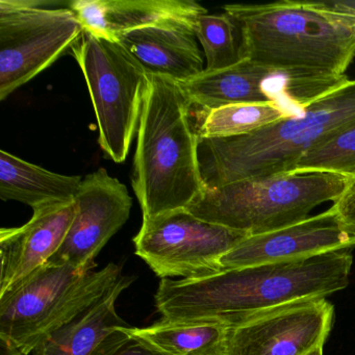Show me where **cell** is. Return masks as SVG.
Returning a JSON list of instances; mask_svg holds the SVG:
<instances>
[{
    "mask_svg": "<svg viewBox=\"0 0 355 355\" xmlns=\"http://www.w3.org/2000/svg\"><path fill=\"white\" fill-rule=\"evenodd\" d=\"M191 109L180 83L150 74L132 175L143 218L187 209L205 189Z\"/></svg>",
    "mask_w": 355,
    "mask_h": 355,
    "instance_id": "obj_3",
    "label": "cell"
},
{
    "mask_svg": "<svg viewBox=\"0 0 355 355\" xmlns=\"http://www.w3.org/2000/svg\"><path fill=\"white\" fill-rule=\"evenodd\" d=\"M20 227L0 230V295L44 266L63 244L76 216V201L33 209Z\"/></svg>",
    "mask_w": 355,
    "mask_h": 355,
    "instance_id": "obj_13",
    "label": "cell"
},
{
    "mask_svg": "<svg viewBox=\"0 0 355 355\" xmlns=\"http://www.w3.org/2000/svg\"><path fill=\"white\" fill-rule=\"evenodd\" d=\"M0 355H28L5 336H0Z\"/></svg>",
    "mask_w": 355,
    "mask_h": 355,
    "instance_id": "obj_25",
    "label": "cell"
},
{
    "mask_svg": "<svg viewBox=\"0 0 355 355\" xmlns=\"http://www.w3.org/2000/svg\"><path fill=\"white\" fill-rule=\"evenodd\" d=\"M91 355H171L148 340L130 331V327L118 328L107 334Z\"/></svg>",
    "mask_w": 355,
    "mask_h": 355,
    "instance_id": "obj_22",
    "label": "cell"
},
{
    "mask_svg": "<svg viewBox=\"0 0 355 355\" xmlns=\"http://www.w3.org/2000/svg\"><path fill=\"white\" fill-rule=\"evenodd\" d=\"M69 9L84 31L117 41L125 33L150 26H192L207 9L193 0H74Z\"/></svg>",
    "mask_w": 355,
    "mask_h": 355,
    "instance_id": "obj_14",
    "label": "cell"
},
{
    "mask_svg": "<svg viewBox=\"0 0 355 355\" xmlns=\"http://www.w3.org/2000/svg\"><path fill=\"white\" fill-rule=\"evenodd\" d=\"M295 172H331L355 176V125L305 153Z\"/></svg>",
    "mask_w": 355,
    "mask_h": 355,
    "instance_id": "obj_21",
    "label": "cell"
},
{
    "mask_svg": "<svg viewBox=\"0 0 355 355\" xmlns=\"http://www.w3.org/2000/svg\"><path fill=\"white\" fill-rule=\"evenodd\" d=\"M123 277L114 263L99 271L46 263L0 295V336L31 354L45 336L98 302Z\"/></svg>",
    "mask_w": 355,
    "mask_h": 355,
    "instance_id": "obj_6",
    "label": "cell"
},
{
    "mask_svg": "<svg viewBox=\"0 0 355 355\" xmlns=\"http://www.w3.org/2000/svg\"><path fill=\"white\" fill-rule=\"evenodd\" d=\"M82 176L63 175L0 151V198L24 203L33 209L51 203L73 201Z\"/></svg>",
    "mask_w": 355,
    "mask_h": 355,
    "instance_id": "obj_17",
    "label": "cell"
},
{
    "mask_svg": "<svg viewBox=\"0 0 355 355\" xmlns=\"http://www.w3.org/2000/svg\"><path fill=\"white\" fill-rule=\"evenodd\" d=\"M295 115L277 101L225 105L205 111L197 134L205 139L246 136Z\"/></svg>",
    "mask_w": 355,
    "mask_h": 355,
    "instance_id": "obj_19",
    "label": "cell"
},
{
    "mask_svg": "<svg viewBox=\"0 0 355 355\" xmlns=\"http://www.w3.org/2000/svg\"><path fill=\"white\" fill-rule=\"evenodd\" d=\"M309 355H323V347H320V348L315 349V351L309 353Z\"/></svg>",
    "mask_w": 355,
    "mask_h": 355,
    "instance_id": "obj_26",
    "label": "cell"
},
{
    "mask_svg": "<svg viewBox=\"0 0 355 355\" xmlns=\"http://www.w3.org/2000/svg\"><path fill=\"white\" fill-rule=\"evenodd\" d=\"M355 125V80L320 97L301 113L234 138L198 140L205 189L293 173L311 149Z\"/></svg>",
    "mask_w": 355,
    "mask_h": 355,
    "instance_id": "obj_4",
    "label": "cell"
},
{
    "mask_svg": "<svg viewBox=\"0 0 355 355\" xmlns=\"http://www.w3.org/2000/svg\"><path fill=\"white\" fill-rule=\"evenodd\" d=\"M223 9L240 28L244 60L268 69L342 76L354 60V20L325 3L282 0Z\"/></svg>",
    "mask_w": 355,
    "mask_h": 355,
    "instance_id": "obj_2",
    "label": "cell"
},
{
    "mask_svg": "<svg viewBox=\"0 0 355 355\" xmlns=\"http://www.w3.org/2000/svg\"><path fill=\"white\" fill-rule=\"evenodd\" d=\"M332 207L342 221L351 230H355V176L342 196L334 201Z\"/></svg>",
    "mask_w": 355,
    "mask_h": 355,
    "instance_id": "obj_23",
    "label": "cell"
},
{
    "mask_svg": "<svg viewBox=\"0 0 355 355\" xmlns=\"http://www.w3.org/2000/svg\"><path fill=\"white\" fill-rule=\"evenodd\" d=\"M246 236L180 209L143 218L134 244L136 254L161 279H194L224 271L220 259Z\"/></svg>",
    "mask_w": 355,
    "mask_h": 355,
    "instance_id": "obj_9",
    "label": "cell"
},
{
    "mask_svg": "<svg viewBox=\"0 0 355 355\" xmlns=\"http://www.w3.org/2000/svg\"><path fill=\"white\" fill-rule=\"evenodd\" d=\"M352 265L348 249L300 261L224 270L194 279L163 278L155 306L164 319L234 325L282 305L326 298L345 290Z\"/></svg>",
    "mask_w": 355,
    "mask_h": 355,
    "instance_id": "obj_1",
    "label": "cell"
},
{
    "mask_svg": "<svg viewBox=\"0 0 355 355\" xmlns=\"http://www.w3.org/2000/svg\"><path fill=\"white\" fill-rule=\"evenodd\" d=\"M76 216L59 250L47 263L94 270L95 259L128 222L132 198L125 184L101 168L83 180Z\"/></svg>",
    "mask_w": 355,
    "mask_h": 355,
    "instance_id": "obj_11",
    "label": "cell"
},
{
    "mask_svg": "<svg viewBox=\"0 0 355 355\" xmlns=\"http://www.w3.org/2000/svg\"><path fill=\"white\" fill-rule=\"evenodd\" d=\"M86 78L98 125V143L123 163L138 132L150 74L118 41L84 31L71 49Z\"/></svg>",
    "mask_w": 355,
    "mask_h": 355,
    "instance_id": "obj_7",
    "label": "cell"
},
{
    "mask_svg": "<svg viewBox=\"0 0 355 355\" xmlns=\"http://www.w3.org/2000/svg\"><path fill=\"white\" fill-rule=\"evenodd\" d=\"M134 282L124 276L105 297L73 321L45 336L33 355H91L97 345L118 328L130 327L118 315L116 302Z\"/></svg>",
    "mask_w": 355,
    "mask_h": 355,
    "instance_id": "obj_16",
    "label": "cell"
},
{
    "mask_svg": "<svg viewBox=\"0 0 355 355\" xmlns=\"http://www.w3.org/2000/svg\"><path fill=\"white\" fill-rule=\"evenodd\" d=\"M326 298L282 305L230 325L226 355H309L323 347L334 323Z\"/></svg>",
    "mask_w": 355,
    "mask_h": 355,
    "instance_id": "obj_10",
    "label": "cell"
},
{
    "mask_svg": "<svg viewBox=\"0 0 355 355\" xmlns=\"http://www.w3.org/2000/svg\"><path fill=\"white\" fill-rule=\"evenodd\" d=\"M353 178L331 172H293L205 189L186 209L203 221L248 236L274 232L311 217L338 200Z\"/></svg>",
    "mask_w": 355,
    "mask_h": 355,
    "instance_id": "obj_5",
    "label": "cell"
},
{
    "mask_svg": "<svg viewBox=\"0 0 355 355\" xmlns=\"http://www.w3.org/2000/svg\"><path fill=\"white\" fill-rule=\"evenodd\" d=\"M325 5L331 11L348 16L355 21V1H326Z\"/></svg>",
    "mask_w": 355,
    "mask_h": 355,
    "instance_id": "obj_24",
    "label": "cell"
},
{
    "mask_svg": "<svg viewBox=\"0 0 355 355\" xmlns=\"http://www.w3.org/2000/svg\"><path fill=\"white\" fill-rule=\"evenodd\" d=\"M355 247V230L334 207L274 232L246 236L220 259L222 269L311 259Z\"/></svg>",
    "mask_w": 355,
    "mask_h": 355,
    "instance_id": "obj_12",
    "label": "cell"
},
{
    "mask_svg": "<svg viewBox=\"0 0 355 355\" xmlns=\"http://www.w3.org/2000/svg\"><path fill=\"white\" fill-rule=\"evenodd\" d=\"M227 324L162 318L148 327L130 331L171 355H226Z\"/></svg>",
    "mask_w": 355,
    "mask_h": 355,
    "instance_id": "obj_18",
    "label": "cell"
},
{
    "mask_svg": "<svg viewBox=\"0 0 355 355\" xmlns=\"http://www.w3.org/2000/svg\"><path fill=\"white\" fill-rule=\"evenodd\" d=\"M195 34L205 53V71L226 69L244 61L240 28L226 12L201 15L195 24Z\"/></svg>",
    "mask_w": 355,
    "mask_h": 355,
    "instance_id": "obj_20",
    "label": "cell"
},
{
    "mask_svg": "<svg viewBox=\"0 0 355 355\" xmlns=\"http://www.w3.org/2000/svg\"><path fill=\"white\" fill-rule=\"evenodd\" d=\"M43 5L0 0V101L51 67L84 32L71 9Z\"/></svg>",
    "mask_w": 355,
    "mask_h": 355,
    "instance_id": "obj_8",
    "label": "cell"
},
{
    "mask_svg": "<svg viewBox=\"0 0 355 355\" xmlns=\"http://www.w3.org/2000/svg\"><path fill=\"white\" fill-rule=\"evenodd\" d=\"M117 41L149 74L184 84L205 70L195 26H150L125 33Z\"/></svg>",
    "mask_w": 355,
    "mask_h": 355,
    "instance_id": "obj_15",
    "label": "cell"
}]
</instances>
